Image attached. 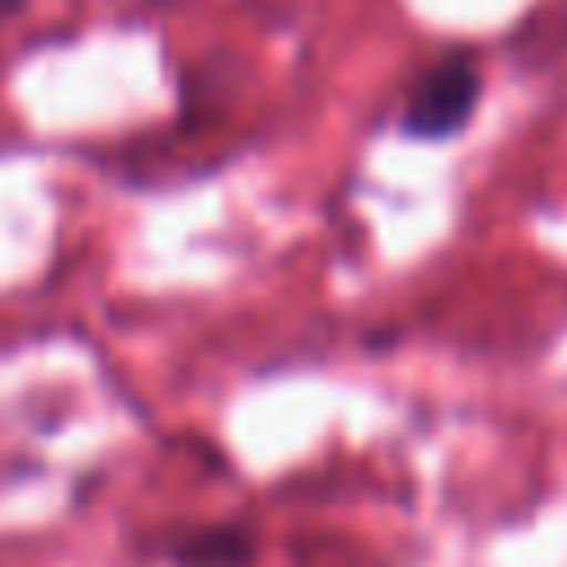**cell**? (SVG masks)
<instances>
[{
	"instance_id": "cell-2",
	"label": "cell",
	"mask_w": 567,
	"mask_h": 567,
	"mask_svg": "<svg viewBox=\"0 0 567 567\" xmlns=\"http://www.w3.org/2000/svg\"><path fill=\"white\" fill-rule=\"evenodd\" d=\"M168 558L177 567H248L257 558V536L252 527L221 523V527H199L173 540Z\"/></svg>"
},
{
	"instance_id": "cell-3",
	"label": "cell",
	"mask_w": 567,
	"mask_h": 567,
	"mask_svg": "<svg viewBox=\"0 0 567 567\" xmlns=\"http://www.w3.org/2000/svg\"><path fill=\"white\" fill-rule=\"evenodd\" d=\"M27 0H0V18H9V13H18Z\"/></svg>"
},
{
	"instance_id": "cell-1",
	"label": "cell",
	"mask_w": 567,
	"mask_h": 567,
	"mask_svg": "<svg viewBox=\"0 0 567 567\" xmlns=\"http://www.w3.org/2000/svg\"><path fill=\"white\" fill-rule=\"evenodd\" d=\"M478 106V66L465 53L439 58L408 93L403 133L416 142H443L470 124Z\"/></svg>"
}]
</instances>
